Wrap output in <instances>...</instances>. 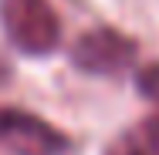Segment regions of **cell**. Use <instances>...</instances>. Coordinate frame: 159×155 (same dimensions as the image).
<instances>
[{"label": "cell", "mask_w": 159, "mask_h": 155, "mask_svg": "<svg viewBox=\"0 0 159 155\" xmlns=\"http://www.w3.org/2000/svg\"><path fill=\"white\" fill-rule=\"evenodd\" d=\"M0 24L7 41L31 58L51 54L61 41V20L51 0H0Z\"/></svg>", "instance_id": "cell-1"}, {"label": "cell", "mask_w": 159, "mask_h": 155, "mask_svg": "<svg viewBox=\"0 0 159 155\" xmlns=\"http://www.w3.org/2000/svg\"><path fill=\"white\" fill-rule=\"evenodd\" d=\"M0 149L7 155H68L71 138L34 111L0 105Z\"/></svg>", "instance_id": "cell-2"}, {"label": "cell", "mask_w": 159, "mask_h": 155, "mask_svg": "<svg viewBox=\"0 0 159 155\" xmlns=\"http://www.w3.org/2000/svg\"><path fill=\"white\" fill-rule=\"evenodd\" d=\"M139 44L115 27H92L71 47V64L85 74H122L135 61Z\"/></svg>", "instance_id": "cell-3"}, {"label": "cell", "mask_w": 159, "mask_h": 155, "mask_svg": "<svg viewBox=\"0 0 159 155\" xmlns=\"http://www.w3.org/2000/svg\"><path fill=\"white\" fill-rule=\"evenodd\" d=\"M105 155H159V115L142 118L132 128H125L105 149Z\"/></svg>", "instance_id": "cell-4"}, {"label": "cell", "mask_w": 159, "mask_h": 155, "mask_svg": "<svg viewBox=\"0 0 159 155\" xmlns=\"http://www.w3.org/2000/svg\"><path fill=\"white\" fill-rule=\"evenodd\" d=\"M135 84H139V94L159 108V61L146 64V67L135 74Z\"/></svg>", "instance_id": "cell-5"}]
</instances>
